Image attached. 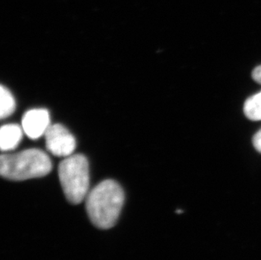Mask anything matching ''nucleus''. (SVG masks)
Listing matches in <instances>:
<instances>
[{"label":"nucleus","instance_id":"20e7f679","mask_svg":"<svg viewBox=\"0 0 261 260\" xmlns=\"http://www.w3.org/2000/svg\"><path fill=\"white\" fill-rule=\"evenodd\" d=\"M44 136L47 150L56 157H69L76 147L74 136L61 124L50 125Z\"/></svg>","mask_w":261,"mask_h":260},{"label":"nucleus","instance_id":"9d476101","mask_svg":"<svg viewBox=\"0 0 261 260\" xmlns=\"http://www.w3.org/2000/svg\"><path fill=\"white\" fill-rule=\"evenodd\" d=\"M252 77L254 79V81H256L257 83L261 85V65L256 67L255 69L252 72Z\"/></svg>","mask_w":261,"mask_h":260},{"label":"nucleus","instance_id":"6e6552de","mask_svg":"<svg viewBox=\"0 0 261 260\" xmlns=\"http://www.w3.org/2000/svg\"><path fill=\"white\" fill-rule=\"evenodd\" d=\"M244 112L250 120H261V91L247 99L244 103Z\"/></svg>","mask_w":261,"mask_h":260},{"label":"nucleus","instance_id":"423d86ee","mask_svg":"<svg viewBox=\"0 0 261 260\" xmlns=\"http://www.w3.org/2000/svg\"><path fill=\"white\" fill-rule=\"evenodd\" d=\"M23 128L18 124H6L0 129V147L3 151L14 150L22 139Z\"/></svg>","mask_w":261,"mask_h":260},{"label":"nucleus","instance_id":"0eeeda50","mask_svg":"<svg viewBox=\"0 0 261 260\" xmlns=\"http://www.w3.org/2000/svg\"><path fill=\"white\" fill-rule=\"evenodd\" d=\"M0 117L2 119L8 118L15 110V101L12 93L4 86L0 89Z\"/></svg>","mask_w":261,"mask_h":260},{"label":"nucleus","instance_id":"f03ea898","mask_svg":"<svg viewBox=\"0 0 261 260\" xmlns=\"http://www.w3.org/2000/svg\"><path fill=\"white\" fill-rule=\"evenodd\" d=\"M51 170L50 157L38 149L2 155L0 158V173L8 180L24 181L44 177Z\"/></svg>","mask_w":261,"mask_h":260},{"label":"nucleus","instance_id":"39448f33","mask_svg":"<svg viewBox=\"0 0 261 260\" xmlns=\"http://www.w3.org/2000/svg\"><path fill=\"white\" fill-rule=\"evenodd\" d=\"M50 125L49 113L46 109H32L23 116V131L32 140L44 135Z\"/></svg>","mask_w":261,"mask_h":260},{"label":"nucleus","instance_id":"1a4fd4ad","mask_svg":"<svg viewBox=\"0 0 261 260\" xmlns=\"http://www.w3.org/2000/svg\"><path fill=\"white\" fill-rule=\"evenodd\" d=\"M253 145L257 151L261 153V129L254 135L253 138Z\"/></svg>","mask_w":261,"mask_h":260},{"label":"nucleus","instance_id":"7ed1b4c3","mask_svg":"<svg viewBox=\"0 0 261 260\" xmlns=\"http://www.w3.org/2000/svg\"><path fill=\"white\" fill-rule=\"evenodd\" d=\"M59 177L64 195L71 204L87 199L90 184L87 157L81 154L65 157L59 166Z\"/></svg>","mask_w":261,"mask_h":260},{"label":"nucleus","instance_id":"f257e3e1","mask_svg":"<svg viewBox=\"0 0 261 260\" xmlns=\"http://www.w3.org/2000/svg\"><path fill=\"white\" fill-rule=\"evenodd\" d=\"M124 202V193L114 180L97 184L86 199L89 218L100 229L112 228L116 224Z\"/></svg>","mask_w":261,"mask_h":260}]
</instances>
